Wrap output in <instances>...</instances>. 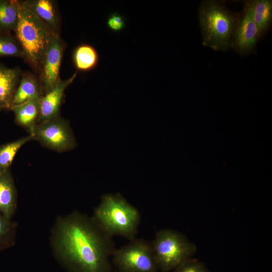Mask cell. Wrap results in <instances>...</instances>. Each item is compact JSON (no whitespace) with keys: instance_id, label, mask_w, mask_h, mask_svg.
<instances>
[{"instance_id":"17","label":"cell","mask_w":272,"mask_h":272,"mask_svg":"<svg viewBox=\"0 0 272 272\" xmlns=\"http://www.w3.org/2000/svg\"><path fill=\"white\" fill-rule=\"evenodd\" d=\"M72 60L78 71L88 72L97 66L99 56L94 46L83 43L75 48L72 54Z\"/></svg>"},{"instance_id":"10","label":"cell","mask_w":272,"mask_h":272,"mask_svg":"<svg viewBox=\"0 0 272 272\" xmlns=\"http://www.w3.org/2000/svg\"><path fill=\"white\" fill-rule=\"evenodd\" d=\"M77 71L69 79L61 81L40 98V108L37 124L59 116L60 108L67 87L74 81Z\"/></svg>"},{"instance_id":"12","label":"cell","mask_w":272,"mask_h":272,"mask_svg":"<svg viewBox=\"0 0 272 272\" xmlns=\"http://www.w3.org/2000/svg\"><path fill=\"white\" fill-rule=\"evenodd\" d=\"M22 71L18 67H9L0 63V109H10Z\"/></svg>"},{"instance_id":"6","label":"cell","mask_w":272,"mask_h":272,"mask_svg":"<svg viewBox=\"0 0 272 272\" xmlns=\"http://www.w3.org/2000/svg\"><path fill=\"white\" fill-rule=\"evenodd\" d=\"M112 257L119 272H158L151 241L136 238L114 250Z\"/></svg>"},{"instance_id":"14","label":"cell","mask_w":272,"mask_h":272,"mask_svg":"<svg viewBox=\"0 0 272 272\" xmlns=\"http://www.w3.org/2000/svg\"><path fill=\"white\" fill-rule=\"evenodd\" d=\"M42 96V92L39 79L31 73H22L20 80L12 99L11 108Z\"/></svg>"},{"instance_id":"15","label":"cell","mask_w":272,"mask_h":272,"mask_svg":"<svg viewBox=\"0 0 272 272\" xmlns=\"http://www.w3.org/2000/svg\"><path fill=\"white\" fill-rule=\"evenodd\" d=\"M244 9L249 15L263 35L271 26L272 22V1L252 0L243 2Z\"/></svg>"},{"instance_id":"21","label":"cell","mask_w":272,"mask_h":272,"mask_svg":"<svg viewBox=\"0 0 272 272\" xmlns=\"http://www.w3.org/2000/svg\"><path fill=\"white\" fill-rule=\"evenodd\" d=\"M15 230V225L11 220L0 212V251L13 245Z\"/></svg>"},{"instance_id":"7","label":"cell","mask_w":272,"mask_h":272,"mask_svg":"<svg viewBox=\"0 0 272 272\" xmlns=\"http://www.w3.org/2000/svg\"><path fill=\"white\" fill-rule=\"evenodd\" d=\"M31 135L44 147L57 152H67L77 146L69 121L60 116L37 124Z\"/></svg>"},{"instance_id":"1","label":"cell","mask_w":272,"mask_h":272,"mask_svg":"<svg viewBox=\"0 0 272 272\" xmlns=\"http://www.w3.org/2000/svg\"><path fill=\"white\" fill-rule=\"evenodd\" d=\"M54 251L70 272H112V237L94 221L75 212L60 218L53 236Z\"/></svg>"},{"instance_id":"16","label":"cell","mask_w":272,"mask_h":272,"mask_svg":"<svg viewBox=\"0 0 272 272\" xmlns=\"http://www.w3.org/2000/svg\"><path fill=\"white\" fill-rule=\"evenodd\" d=\"M40 97L32 99L11 108L16 122L26 128L31 134L37 124L39 113Z\"/></svg>"},{"instance_id":"4","label":"cell","mask_w":272,"mask_h":272,"mask_svg":"<svg viewBox=\"0 0 272 272\" xmlns=\"http://www.w3.org/2000/svg\"><path fill=\"white\" fill-rule=\"evenodd\" d=\"M19 19L15 35L26 56V61L39 74L42 58L54 34L21 1L15 0Z\"/></svg>"},{"instance_id":"11","label":"cell","mask_w":272,"mask_h":272,"mask_svg":"<svg viewBox=\"0 0 272 272\" xmlns=\"http://www.w3.org/2000/svg\"><path fill=\"white\" fill-rule=\"evenodd\" d=\"M22 4L42 21L54 34L59 35L60 19L56 3L52 0H25Z\"/></svg>"},{"instance_id":"20","label":"cell","mask_w":272,"mask_h":272,"mask_svg":"<svg viewBox=\"0 0 272 272\" xmlns=\"http://www.w3.org/2000/svg\"><path fill=\"white\" fill-rule=\"evenodd\" d=\"M0 56L16 57L26 60L24 52L15 34L0 33Z\"/></svg>"},{"instance_id":"2","label":"cell","mask_w":272,"mask_h":272,"mask_svg":"<svg viewBox=\"0 0 272 272\" xmlns=\"http://www.w3.org/2000/svg\"><path fill=\"white\" fill-rule=\"evenodd\" d=\"M241 15L228 9L222 1H201L198 19L202 45L216 51L228 50Z\"/></svg>"},{"instance_id":"23","label":"cell","mask_w":272,"mask_h":272,"mask_svg":"<svg viewBox=\"0 0 272 272\" xmlns=\"http://www.w3.org/2000/svg\"><path fill=\"white\" fill-rule=\"evenodd\" d=\"M106 25L112 31L119 32L126 26L125 19L117 12H114L108 17Z\"/></svg>"},{"instance_id":"22","label":"cell","mask_w":272,"mask_h":272,"mask_svg":"<svg viewBox=\"0 0 272 272\" xmlns=\"http://www.w3.org/2000/svg\"><path fill=\"white\" fill-rule=\"evenodd\" d=\"M174 270V272H210L202 262L193 258L184 262Z\"/></svg>"},{"instance_id":"13","label":"cell","mask_w":272,"mask_h":272,"mask_svg":"<svg viewBox=\"0 0 272 272\" xmlns=\"http://www.w3.org/2000/svg\"><path fill=\"white\" fill-rule=\"evenodd\" d=\"M17 206V191L10 169L0 173V212L11 220Z\"/></svg>"},{"instance_id":"3","label":"cell","mask_w":272,"mask_h":272,"mask_svg":"<svg viewBox=\"0 0 272 272\" xmlns=\"http://www.w3.org/2000/svg\"><path fill=\"white\" fill-rule=\"evenodd\" d=\"M92 218L107 234L132 240L138 234L141 215L121 194L106 193L101 197Z\"/></svg>"},{"instance_id":"9","label":"cell","mask_w":272,"mask_h":272,"mask_svg":"<svg viewBox=\"0 0 272 272\" xmlns=\"http://www.w3.org/2000/svg\"><path fill=\"white\" fill-rule=\"evenodd\" d=\"M263 34L243 9L236 27L231 48L238 54L246 55L252 52Z\"/></svg>"},{"instance_id":"5","label":"cell","mask_w":272,"mask_h":272,"mask_svg":"<svg viewBox=\"0 0 272 272\" xmlns=\"http://www.w3.org/2000/svg\"><path fill=\"white\" fill-rule=\"evenodd\" d=\"M159 270L169 272L192 258L196 246L183 233L171 229L158 231L151 241Z\"/></svg>"},{"instance_id":"18","label":"cell","mask_w":272,"mask_h":272,"mask_svg":"<svg viewBox=\"0 0 272 272\" xmlns=\"http://www.w3.org/2000/svg\"><path fill=\"white\" fill-rule=\"evenodd\" d=\"M19 19L15 0H0V33L14 32Z\"/></svg>"},{"instance_id":"8","label":"cell","mask_w":272,"mask_h":272,"mask_svg":"<svg viewBox=\"0 0 272 272\" xmlns=\"http://www.w3.org/2000/svg\"><path fill=\"white\" fill-rule=\"evenodd\" d=\"M64 47L59 35L53 34L44 53L39 72L42 95L61 80L59 72Z\"/></svg>"},{"instance_id":"19","label":"cell","mask_w":272,"mask_h":272,"mask_svg":"<svg viewBox=\"0 0 272 272\" xmlns=\"http://www.w3.org/2000/svg\"><path fill=\"white\" fill-rule=\"evenodd\" d=\"M32 140H33V137L29 134L0 145V173L10 169L14 159L20 148Z\"/></svg>"}]
</instances>
